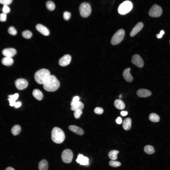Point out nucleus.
<instances>
[{"instance_id":"obj_1","label":"nucleus","mask_w":170,"mask_h":170,"mask_svg":"<svg viewBox=\"0 0 170 170\" xmlns=\"http://www.w3.org/2000/svg\"><path fill=\"white\" fill-rule=\"evenodd\" d=\"M43 85V88L45 90L53 92L58 89L60 86V83L55 76L51 75Z\"/></svg>"},{"instance_id":"obj_2","label":"nucleus","mask_w":170,"mask_h":170,"mask_svg":"<svg viewBox=\"0 0 170 170\" xmlns=\"http://www.w3.org/2000/svg\"><path fill=\"white\" fill-rule=\"evenodd\" d=\"M51 75L50 71L45 68L40 69L35 73L34 77L35 81L40 84H43Z\"/></svg>"},{"instance_id":"obj_3","label":"nucleus","mask_w":170,"mask_h":170,"mask_svg":"<svg viewBox=\"0 0 170 170\" xmlns=\"http://www.w3.org/2000/svg\"><path fill=\"white\" fill-rule=\"evenodd\" d=\"M52 140L57 144L62 143L65 138V135L63 131L60 128L55 127L52 130L51 133Z\"/></svg>"},{"instance_id":"obj_4","label":"nucleus","mask_w":170,"mask_h":170,"mask_svg":"<svg viewBox=\"0 0 170 170\" xmlns=\"http://www.w3.org/2000/svg\"><path fill=\"white\" fill-rule=\"evenodd\" d=\"M133 7V4L130 1L126 0L119 5L118 8V11L120 15H125L130 12Z\"/></svg>"},{"instance_id":"obj_5","label":"nucleus","mask_w":170,"mask_h":170,"mask_svg":"<svg viewBox=\"0 0 170 170\" xmlns=\"http://www.w3.org/2000/svg\"><path fill=\"white\" fill-rule=\"evenodd\" d=\"M125 34L124 30L121 29L117 31L112 37L110 42L113 45H116L120 43L123 40Z\"/></svg>"},{"instance_id":"obj_6","label":"nucleus","mask_w":170,"mask_h":170,"mask_svg":"<svg viewBox=\"0 0 170 170\" xmlns=\"http://www.w3.org/2000/svg\"><path fill=\"white\" fill-rule=\"evenodd\" d=\"M79 10L81 16L83 17H86L90 14L91 9L90 5L86 2L81 3L79 7Z\"/></svg>"},{"instance_id":"obj_7","label":"nucleus","mask_w":170,"mask_h":170,"mask_svg":"<svg viewBox=\"0 0 170 170\" xmlns=\"http://www.w3.org/2000/svg\"><path fill=\"white\" fill-rule=\"evenodd\" d=\"M162 10L161 7L157 4L153 5L150 9L149 12V15L151 17H157L162 14Z\"/></svg>"},{"instance_id":"obj_8","label":"nucleus","mask_w":170,"mask_h":170,"mask_svg":"<svg viewBox=\"0 0 170 170\" xmlns=\"http://www.w3.org/2000/svg\"><path fill=\"white\" fill-rule=\"evenodd\" d=\"M73 157V153L71 150L66 149L63 152L61 155V158L64 163H70Z\"/></svg>"},{"instance_id":"obj_9","label":"nucleus","mask_w":170,"mask_h":170,"mask_svg":"<svg viewBox=\"0 0 170 170\" xmlns=\"http://www.w3.org/2000/svg\"><path fill=\"white\" fill-rule=\"evenodd\" d=\"M15 84L16 88L18 90H21L26 88L28 85V83L26 79L20 78L15 81Z\"/></svg>"},{"instance_id":"obj_10","label":"nucleus","mask_w":170,"mask_h":170,"mask_svg":"<svg viewBox=\"0 0 170 170\" xmlns=\"http://www.w3.org/2000/svg\"><path fill=\"white\" fill-rule=\"evenodd\" d=\"M131 62L134 64L139 68H142L144 65V62L141 56L138 54H135L132 57Z\"/></svg>"},{"instance_id":"obj_11","label":"nucleus","mask_w":170,"mask_h":170,"mask_svg":"<svg viewBox=\"0 0 170 170\" xmlns=\"http://www.w3.org/2000/svg\"><path fill=\"white\" fill-rule=\"evenodd\" d=\"M71 60V56L68 54L65 55L59 60V64L62 66L64 67L68 65L70 63Z\"/></svg>"},{"instance_id":"obj_12","label":"nucleus","mask_w":170,"mask_h":170,"mask_svg":"<svg viewBox=\"0 0 170 170\" xmlns=\"http://www.w3.org/2000/svg\"><path fill=\"white\" fill-rule=\"evenodd\" d=\"M17 51L13 48H7L4 49L2 51L3 55L5 57L12 58L16 54Z\"/></svg>"},{"instance_id":"obj_13","label":"nucleus","mask_w":170,"mask_h":170,"mask_svg":"<svg viewBox=\"0 0 170 170\" xmlns=\"http://www.w3.org/2000/svg\"><path fill=\"white\" fill-rule=\"evenodd\" d=\"M76 161L81 165L88 166L89 164L88 158L82 154L78 155Z\"/></svg>"},{"instance_id":"obj_14","label":"nucleus","mask_w":170,"mask_h":170,"mask_svg":"<svg viewBox=\"0 0 170 170\" xmlns=\"http://www.w3.org/2000/svg\"><path fill=\"white\" fill-rule=\"evenodd\" d=\"M136 94L139 97L145 98L150 96L152 94V93L148 89H140L137 91Z\"/></svg>"},{"instance_id":"obj_15","label":"nucleus","mask_w":170,"mask_h":170,"mask_svg":"<svg viewBox=\"0 0 170 170\" xmlns=\"http://www.w3.org/2000/svg\"><path fill=\"white\" fill-rule=\"evenodd\" d=\"M143 26V24L142 22L138 23L131 32L130 34V36L132 37L135 36L142 29Z\"/></svg>"},{"instance_id":"obj_16","label":"nucleus","mask_w":170,"mask_h":170,"mask_svg":"<svg viewBox=\"0 0 170 170\" xmlns=\"http://www.w3.org/2000/svg\"><path fill=\"white\" fill-rule=\"evenodd\" d=\"M36 28L38 31L45 36H48L50 34V32L48 29L42 24H37L36 26Z\"/></svg>"},{"instance_id":"obj_17","label":"nucleus","mask_w":170,"mask_h":170,"mask_svg":"<svg viewBox=\"0 0 170 170\" xmlns=\"http://www.w3.org/2000/svg\"><path fill=\"white\" fill-rule=\"evenodd\" d=\"M130 68H127L124 70L123 74L124 79L128 82H131L133 80V78L130 72Z\"/></svg>"},{"instance_id":"obj_18","label":"nucleus","mask_w":170,"mask_h":170,"mask_svg":"<svg viewBox=\"0 0 170 170\" xmlns=\"http://www.w3.org/2000/svg\"><path fill=\"white\" fill-rule=\"evenodd\" d=\"M68 128L71 131L79 135H82L84 134L83 130L81 128L76 126L70 125L68 127Z\"/></svg>"},{"instance_id":"obj_19","label":"nucleus","mask_w":170,"mask_h":170,"mask_svg":"<svg viewBox=\"0 0 170 170\" xmlns=\"http://www.w3.org/2000/svg\"><path fill=\"white\" fill-rule=\"evenodd\" d=\"M132 120L130 118H125L123 121L122 126L123 128L126 130H129L131 127Z\"/></svg>"},{"instance_id":"obj_20","label":"nucleus","mask_w":170,"mask_h":170,"mask_svg":"<svg viewBox=\"0 0 170 170\" xmlns=\"http://www.w3.org/2000/svg\"><path fill=\"white\" fill-rule=\"evenodd\" d=\"M8 100L9 104L11 106H14L16 102V101L18 99L19 97V94L17 93H15L13 95L11 94L8 96Z\"/></svg>"},{"instance_id":"obj_21","label":"nucleus","mask_w":170,"mask_h":170,"mask_svg":"<svg viewBox=\"0 0 170 170\" xmlns=\"http://www.w3.org/2000/svg\"><path fill=\"white\" fill-rule=\"evenodd\" d=\"M32 95L34 98L38 100H42L43 97L42 93L38 89H35L33 90Z\"/></svg>"},{"instance_id":"obj_22","label":"nucleus","mask_w":170,"mask_h":170,"mask_svg":"<svg viewBox=\"0 0 170 170\" xmlns=\"http://www.w3.org/2000/svg\"><path fill=\"white\" fill-rule=\"evenodd\" d=\"M115 107L119 110H123L125 107V105L123 102L120 99L115 100L114 102Z\"/></svg>"},{"instance_id":"obj_23","label":"nucleus","mask_w":170,"mask_h":170,"mask_svg":"<svg viewBox=\"0 0 170 170\" xmlns=\"http://www.w3.org/2000/svg\"><path fill=\"white\" fill-rule=\"evenodd\" d=\"M48 167V163L46 160H42L39 162L38 164L39 170H47Z\"/></svg>"},{"instance_id":"obj_24","label":"nucleus","mask_w":170,"mask_h":170,"mask_svg":"<svg viewBox=\"0 0 170 170\" xmlns=\"http://www.w3.org/2000/svg\"><path fill=\"white\" fill-rule=\"evenodd\" d=\"M13 62V60L12 58L7 57H5L3 58L1 60L2 64L6 66L11 65Z\"/></svg>"},{"instance_id":"obj_25","label":"nucleus","mask_w":170,"mask_h":170,"mask_svg":"<svg viewBox=\"0 0 170 170\" xmlns=\"http://www.w3.org/2000/svg\"><path fill=\"white\" fill-rule=\"evenodd\" d=\"M119 151L116 150H113L110 151L108 154V156L110 159L112 160H115L117 158V155Z\"/></svg>"},{"instance_id":"obj_26","label":"nucleus","mask_w":170,"mask_h":170,"mask_svg":"<svg viewBox=\"0 0 170 170\" xmlns=\"http://www.w3.org/2000/svg\"><path fill=\"white\" fill-rule=\"evenodd\" d=\"M144 150L146 153L149 155L154 153L155 151L154 148L150 145L145 146L144 148Z\"/></svg>"},{"instance_id":"obj_27","label":"nucleus","mask_w":170,"mask_h":170,"mask_svg":"<svg viewBox=\"0 0 170 170\" xmlns=\"http://www.w3.org/2000/svg\"><path fill=\"white\" fill-rule=\"evenodd\" d=\"M149 119L151 121L153 122H158L160 119L159 116L154 113H152L149 116Z\"/></svg>"},{"instance_id":"obj_28","label":"nucleus","mask_w":170,"mask_h":170,"mask_svg":"<svg viewBox=\"0 0 170 170\" xmlns=\"http://www.w3.org/2000/svg\"><path fill=\"white\" fill-rule=\"evenodd\" d=\"M21 128L20 126L18 125L14 126L12 128L11 132L15 136L18 135L20 132Z\"/></svg>"},{"instance_id":"obj_29","label":"nucleus","mask_w":170,"mask_h":170,"mask_svg":"<svg viewBox=\"0 0 170 170\" xmlns=\"http://www.w3.org/2000/svg\"><path fill=\"white\" fill-rule=\"evenodd\" d=\"M84 106L83 103L79 101L78 103L74 105L71 106V109L72 111H75L77 110H81L83 109Z\"/></svg>"},{"instance_id":"obj_30","label":"nucleus","mask_w":170,"mask_h":170,"mask_svg":"<svg viewBox=\"0 0 170 170\" xmlns=\"http://www.w3.org/2000/svg\"><path fill=\"white\" fill-rule=\"evenodd\" d=\"M46 5L48 9L51 11L53 10L55 8L54 3L51 1H47L46 3Z\"/></svg>"},{"instance_id":"obj_31","label":"nucleus","mask_w":170,"mask_h":170,"mask_svg":"<svg viewBox=\"0 0 170 170\" xmlns=\"http://www.w3.org/2000/svg\"><path fill=\"white\" fill-rule=\"evenodd\" d=\"M23 37L26 39L30 38L32 35V34L31 32L28 30L24 31L22 33Z\"/></svg>"},{"instance_id":"obj_32","label":"nucleus","mask_w":170,"mask_h":170,"mask_svg":"<svg viewBox=\"0 0 170 170\" xmlns=\"http://www.w3.org/2000/svg\"><path fill=\"white\" fill-rule=\"evenodd\" d=\"M109 164L110 166L114 167H118L121 165L120 162L113 160L110 161L109 162Z\"/></svg>"},{"instance_id":"obj_33","label":"nucleus","mask_w":170,"mask_h":170,"mask_svg":"<svg viewBox=\"0 0 170 170\" xmlns=\"http://www.w3.org/2000/svg\"><path fill=\"white\" fill-rule=\"evenodd\" d=\"M8 32L9 34L12 35H15L17 33L16 30L14 27L13 26H11L8 28Z\"/></svg>"},{"instance_id":"obj_34","label":"nucleus","mask_w":170,"mask_h":170,"mask_svg":"<svg viewBox=\"0 0 170 170\" xmlns=\"http://www.w3.org/2000/svg\"><path fill=\"white\" fill-rule=\"evenodd\" d=\"M79 100L80 98L78 96H76L74 97L71 102V106H72L78 103L80 101Z\"/></svg>"},{"instance_id":"obj_35","label":"nucleus","mask_w":170,"mask_h":170,"mask_svg":"<svg viewBox=\"0 0 170 170\" xmlns=\"http://www.w3.org/2000/svg\"><path fill=\"white\" fill-rule=\"evenodd\" d=\"M82 113V110H77L74 111V115L75 118L78 119L80 117Z\"/></svg>"},{"instance_id":"obj_36","label":"nucleus","mask_w":170,"mask_h":170,"mask_svg":"<svg viewBox=\"0 0 170 170\" xmlns=\"http://www.w3.org/2000/svg\"><path fill=\"white\" fill-rule=\"evenodd\" d=\"M71 14L68 11L64 12L63 14V17L65 20H68L70 18Z\"/></svg>"},{"instance_id":"obj_37","label":"nucleus","mask_w":170,"mask_h":170,"mask_svg":"<svg viewBox=\"0 0 170 170\" xmlns=\"http://www.w3.org/2000/svg\"><path fill=\"white\" fill-rule=\"evenodd\" d=\"M103 110L101 107H96L94 110V112L100 115L102 114L103 112Z\"/></svg>"},{"instance_id":"obj_38","label":"nucleus","mask_w":170,"mask_h":170,"mask_svg":"<svg viewBox=\"0 0 170 170\" xmlns=\"http://www.w3.org/2000/svg\"><path fill=\"white\" fill-rule=\"evenodd\" d=\"M12 1V0H0V3L4 5L8 6L11 4Z\"/></svg>"},{"instance_id":"obj_39","label":"nucleus","mask_w":170,"mask_h":170,"mask_svg":"<svg viewBox=\"0 0 170 170\" xmlns=\"http://www.w3.org/2000/svg\"><path fill=\"white\" fill-rule=\"evenodd\" d=\"M10 11V9L8 6L3 5L2 9L3 13L6 14L9 13Z\"/></svg>"},{"instance_id":"obj_40","label":"nucleus","mask_w":170,"mask_h":170,"mask_svg":"<svg viewBox=\"0 0 170 170\" xmlns=\"http://www.w3.org/2000/svg\"><path fill=\"white\" fill-rule=\"evenodd\" d=\"M6 14L3 13H1L0 14V21H1L4 22L6 20Z\"/></svg>"},{"instance_id":"obj_41","label":"nucleus","mask_w":170,"mask_h":170,"mask_svg":"<svg viewBox=\"0 0 170 170\" xmlns=\"http://www.w3.org/2000/svg\"><path fill=\"white\" fill-rule=\"evenodd\" d=\"M164 33V31L163 30H162L160 31L159 34H157V35L156 37L157 38H160L162 37Z\"/></svg>"},{"instance_id":"obj_42","label":"nucleus","mask_w":170,"mask_h":170,"mask_svg":"<svg viewBox=\"0 0 170 170\" xmlns=\"http://www.w3.org/2000/svg\"><path fill=\"white\" fill-rule=\"evenodd\" d=\"M115 121L118 124H120L122 123V120L120 117H119L116 119Z\"/></svg>"},{"instance_id":"obj_43","label":"nucleus","mask_w":170,"mask_h":170,"mask_svg":"<svg viewBox=\"0 0 170 170\" xmlns=\"http://www.w3.org/2000/svg\"><path fill=\"white\" fill-rule=\"evenodd\" d=\"M21 102L18 101L16 102L14 106L15 108H17L20 107L21 106Z\"/></svg>"},{"instance_id":"obj_44","label":"nucleus","mask_w":170,"mask_h":170,"mask_svg":"<svg viewBox=\"0 0 170 170\" xmlns=\"http://www.w3.org/2000/svg\"><path fill=\"white\" fill-rule=\"evenodd\" d=\"M123 116H125L128 114V112L127 111H122L120 113Z\"/></svg>"},{"instance_id":"obj_45","label":"nucleus","mask_w":170,"mask_h":170,"mask_svg":"<svg viewBox=\"0 0 170 170\" xmlns=\"http://www.w3.org/2000/svg\"><path fill=\"white\" fill-rule=\"evenodd\" d=\"M5 170H15L12 167H7L5 169Z\"/></svg>"},{"instance_id":"obj_46","label":"nucleus","mask_w":170,"mask_h":170,"mask_svg":"<svg viewBox=\"0 0 170 170\" xmlns=\"http://www.w3.org/2000/svg\"><path fill=\"white\" fill-rule=\"evenodd\" d=\"M121 97H122V96H121V95H119V97L120 98H121Z\"/></svg>"},{"instance_id":"obj_47","label":"nucleus","mask_w":170,"mask_h":170,"mask_svg":"<svg viewBox=\"0 0 170 170\" xmlns=\"http://www.w3.org/2000/svg\"></svg>"}]
</instances>
